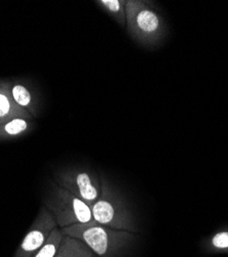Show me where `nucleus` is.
Segmentation results:
<instances>
[{
    "instance_id": "9b49d317",
    "label": "nucleus",
    "mask_w": 228,
    "mask_h": 257,
    "mask_svg": "<svg viewBox=\"0 0 228 257\" xmlns=\"http://www.w3.org/2000/svg\"><path fill=\"white\" fill-rule=\"evenodd\" d=\"M12 95L15 102L22 108H27L31 104L32 97L30 92L27 90L25 85L22 84H15L12 89Z\"/></svg>"
},
{
    "instance_id": "1a4fd4ad",
    "label": "nucleus",
    "mask_w": 228,
    "mask_h": 257,
    "mask_svg": "<svg viewBox=\"0 0 228 257\" xmlns=\"http://www.w3.org/2000/svg\"><path fill=\"white\" fill-rule=\"evenodd\" d=\"M64 237L65 234L62 232L61 229H59L58 227L54 228L48 241L32 257H55Z\"/></svg>"
},
{
    "instance_id": "423d86ee",
    "label": "nucleus",
    "mask_w": 228,
    "mask_h": 257,
    "mask_svg": "<svg viewBox=\"0 0 228 257\" xmlns=\"http://www.w3.org/2000/svg\"><path fill=\"white\" fill-rule=\"evenodd\" d=\"M56 227L58 224L53 214L46 206L41 208L14 257H32L48 241L51 232Z\"/></svg>"
},
{
    "instance_id": "f03ea898",
    "label": "nucleus",
    "mask_w": 228,
    "mask_h": 257,
    "mask_svg": "<svg viewBox=\"0 0 228 257\" xmlns=\"http://www.w3.org/2000/svg\"><path fill=\"white\" fill-rule=\"evenodd\" d=\"M60 228L74 224H98L92 209L71 192L60 185H54L45 202Z\"/></svg>"
},
{
    "instance_id": "f8f14e48",
    "label": "nucleus",
    "mask_w": 228,
    "mask_h": 257,
    "mask_svg": "<svg viewBox=\"0 0 228 257\" xmlns=\"http://www.w3.org/2000/svg\"><path fill=\"white\" fill-rule=\"evenodd\" d=\"M211 244L217 249H228V231L216 233L211 240Z\"/></svg>"
},
{
    "instance_id": "f257e3e1",
    "label": "nucleus",
    "mask_w": 228,
    "mask_h": 257,
    "mask_svg": "<svg viewBox=\"0 0 228 257\" xmlns=\"http://www.w3.org/2000/svg\"><path fill=\"white\" fill-rule=\"evenodd\" d=\"M61 230L87 244L99 257H116L134 237L133 232L115 230L99 224H74Z\"/></svg>"
},
{
    "instance_id": "6e6552de",
    "label": "nucleus",
    "mask_w": 228,
    "mask_h": 257,
    "mask_svg": "<svg viewBox=\"0 0 228 257\" xmlns=\"http://www.w3.org/2000/svg\"><path fill=\"white\" fill-rule=\"evenodd\" d=\"M94 254L87 244L65 234L55 257H95Z\"/></svg>"
},
{
    "instance_id": "39448f33",
    "label": "nucleus",
    "mask_w": 228,
    "mask_h": 257,
    "mask_svg": "<svg viewBox=\"0 0 228 257\" xmlns=\"http://www.w3.org/2000/svg\"><path fill=\"white\" fill-rule=\"evenodd\" d=\"M58 185L62 186L90 208L100 199L102 187L99 180L94 179L91 174L85 171L67 170L62 172L57 179Z\"/></svg>"
},
{
    "instance_id": "9d476101",
    "label": "nucleus",
    "mask_w": 228,
    "mask_h": 257,
    "mask_svg": "<svg viewBox=\"0 0 228 257\" xmlns=\"http://www.w3.org/2000/svg\"><path fill=\"white\" fill-rule=\"evenodd\" d=\"M126 3L127 2H120V0H100L98 5L113 17L117 21V23L124 27L127 26Z\"/></svg>"
},
{
    "instance_id": "7ed1b4c3",
    "label": "nucleus",
    "mask_w": 228,
    "mask_h": 257,
    "mask_svg": "<svg viewBox=\"0 0 228 257\" xmlns=\"http://www.w3.org/2000/svg\"><path fill=\"white\" fill-rule=\"evenodd\" d=\"M101 187L100 199L91 208L94 220L99 225L111 229L136 231L132 214L122 200L106 182L102 183Z\"/></svg>"
},
{
    "instance_id": "20e7f679",
    "label": "nucleus",
    "mask_w": 228,
    "mask_h": 257,
    "mask_svg": "<svg viewBox=\"0 0 228 257\" xmlns=\"http://www.w3.org/2000/svg\"><path fill=\"white\" fill-rule=\"evenodd\" d=\"M127 28L141 44L154 45L163 35V23L158 14L138 0L126 3Z\"/></svg>"
},
{
    "instance_id": "0eeeda50",
    "label": "nucleus",
    "mask_w": 228,
    "mask_h": 257,
    "mask_svg": "<svg viewBox=\"0 0 228 257\" xmlns=\"http://www.w3.org/2000/svg\"><path fill=\"white\" fill-rule=\"evenodd\" d=\"M15 118H31V114L15 102L12 92L8 89L0 90V122H9Z\"/></svg>"
}]
</instances>
